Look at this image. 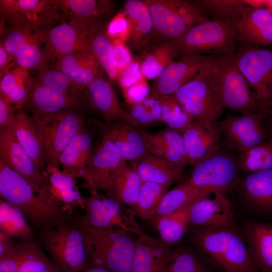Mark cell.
<instances>
[{
	"label": "cell",
	"instance_id": "cell-24",
	"mask_svg": "<svg viewBox=\"0 0 272 272\" xmlns=\"http://www.w3.org/2000/svg\"><path fill=\"white\" fill-rule=\"evenodd\" d=\"M172 251L160 238L146 233L136 239L129 272H164Z\"/></svg>",
	"mask_w": 272,
	"mask_h": 272
},
{
	"label": "cell",
	"instance_id": "cell-31",
	"mask_svg": "<svg viewBox=\"0 0 272 272\" xmlns=\"http://www.w3.org/2000/svg\"><path fill=\"white\" fill-rule=\"evenodd\" d=\"M103 135L115 145L127 163L149 154L139 128L128 123H108Z\"/></svg>",
	"mask_w": 272,
	"mask_h": 272
},
{
	"label": "cell",
	"instance_id": "cell-58",
	"mask_svg": "<svg viewBox=\"0 0 272 272\" xmlns=\"http://www.w3.org/2000/svg\"><path fill=\"white\" fill-rule=\"evenodd\" d=\"M118 75L133 61L131 52L124 42L112 41Z\"/></svg>",
	"mask_w": 272,
	"mask_h": 272
},
{
	"label": "cell",
	"instance_id": "cell-21",
	"mask_svg": "<svg viewBox=\"0 0 272 272\" xmlns=\"http://www.w3.org/2000/svg\"><path fill=\"white\" fill-rule=\"evenodd\" d=\"M210 194L194 202L190 212V223L198 228L231 225L234 210L225 193H213L212 197Z\"/></svg>",
	"mask_w": 272,
	"mask_h": 272
},
{
	"label": "cell",
	"instance_id": "cell-52",
	"mask_svg": "<svg viewBox=\"0 0 272 272\" xmlns=\"http://www.w3.org/2000/svg\"><path fill=\"white\" fill-rule=\"evenodd\" d=\"M18 272H61L33 241L29 254Z\"/></svg>",
	"mask_w": 272,
	"mask_h": 272
},
{
	"label": "cell",
	"instance_id": "cell-55",
	"mask_svg": "<svg viewBox=\"0 0 272 272\" xmlns=\"http://www.w3.org/2000/svg\"><path fill=\"white\" fill-rule=\"evenodd\" d=\"M151 134L155 139L177 151L188 161L183 139L181 133L166 127L159 132Z\"/></svg>",
	"mask_w": 272,
	"mask_h": 272
},
{
	"label": "cell",
	"instance_id": "cell-51",
	"mask_svg": "<svg viewBox=\"0 0 272 272\" xmlns=\"http://www.w3.org/2000/svg\"><path fill=\"white\" fill-rule=\"evenodd\" d=\"M139 130L149 154L163 159L179 166L189 165V161L177 151L154 138L151 133L140 128Z\"/></svg>",
	"mask_w": 272,
	"mask_h": 272
},
{
	"label": "cell",
	"instance_id": "cell-9",
	"mask_svg": "<svg viewBox=\"0 0 272 272\" xmlns=\"http://www.w3.org/2000/svg\"><path fill=\"white\" fill-rule=\"evenodd\" d=\"M235 55L261 108L266 111L272 106V47L241 43Z\"/></svg>",
	"mask_w": 272,
	"mask_h": 272
},
{
	"label": "cell",
	"instance_id": "cell-46",
	"mask_svg": "<svg viewBox=\"0 0 272 272\" xmlns=\"http://www.w3.org/2000/svg\"><path fill=\"white\" fill-rule=\"evenodd\" d=\"M161 105V121L167 127L181 134L187 125L193 122L182 109L173 95L159 97Z\"/></svg>",
	"mask_w": 272,
	"mask_h": 272
},
{
	"label": "cell",
	"instance_id": "cell-33",
	"mask_svg": "<svg viewBox=\"0 0 272 272\" xmlns=\"http://www.w3.org/2000/svg\"><path fill=\"white\" fill-rule=\"evenodd\" d=\"M123 12L129 25V45L134 50L147 45L153 33V27L149 11L143 0L126 1Z\"/></svg>",
	"mask_w": 272,
	"mask_h": 272
},
{
	"label": "cell",
	"instance_id": "cell-57",
	"mask_svg": "<svg viewBox=\"0 0 272 272\" xmlns=\"http://www.w3.org/2000/svg\"><path fill=\"white\" fill-rule=\"evenodd\" d=\"M149 85L146 79L140 83L122 90L123 96L128 105L141 102L150 94Z\"/></svg>",
	"mask_w": 272,
	"mask_h": 272
},
{
	"label": "cell",
	"instance_id": "cell-19",
	"mask_svg": "<svg viewBox=\"0 0 272 272\" xmlns=\"http://www.w3.org/2000/svg\"><path fill=\"white\" fill-rule=\"evenodd\" d=\"M234 188L251 208L272 221V169L238 178Z\"/></svg>",
	"mask_w": 272,
	"mask_h": 272
},
{
	"label": "cell",
	"instance_id": "cell-23",
	"mask_svg": "<svg viewBox=\"0 0 272 272\" xmlns=\"http://www.w3.org/2000/svg\"><path fill=\"white\" fill-rule=\"evenodd\" d=\"M84 99L66 95L41 84L33 79L28 97L21 109L29 110L32 115L42 116L72 109L83 105Z\"/></svg>",
	"mask_w": 272,
	"mask_h": 272
},
{
	"label": "cell",
	"instance_id": "cell-56",
	"mask_svg": "<svg viewBox=\"0 0 272 272\" xmlns=\"http://www.w3.org/2000/svg\"><path fill=\"white\" fill-rule=\"evenodd\" d=\"M144 79L141 70L140 61L133 59L119 74L117 82L123 90L140 83Z\"/></svg>",
	"mask_w": 272,
	"mask_h": 272
},
{
	"label": "cell",
	"instance_id": "cell-22",
	"mask_svg": "<svg viewBox=\"0 0 272 272\" xmlns=\"http://www.w3.org/2000/svg\"><path fill=\"white\" fill-rule=\"evenodd\" d=\"M181 135L191 166L221 146L222 135L218 123L193 121L187 125Z\"/></svg>",
	"mask_w": 272,
	"mask_h": 272
},
{
	"label": "cell",
	"instance_id": "cell-1",
	"mask_svg": "<svg viewBox=\"0 0 272 272\" xmlns=\"http://www.w3.org/2000/svg\"><path fill=\"white\" fill-rule=\"evenodd\" d=\"M0 194L2 199L19 208L38 231L69 220L64 207L50 195L47 187L35 188L1 158Z\"/></svg>",
	"mask_w": 272,
	"mask_h": 272
},
{
	"label": "cell",
	"instance_id": "cell-63",
	"mask_svg": "<svg viewBox=\"0 0 272 272\" xmlns=\"http://www.w3.org/2000/svg\"><path fill=\"white\" fill-rule=\"evenodd\" d=\"M266 121L269 132V136L272 137V106L269 107L265 113Z\"/></svg>",
	"mask_w": 272,
	"mask_h": 272
},
{
	"label": "cell",
	"instance_id": "cell-49",
	"mask_svg": "<svg viewBox=\"0 0 272 272\" xmlns=\"http://www.w3.org/2000/svg\"><path fill=\"white\" fill-rule=\"evenodd\" d=\"M164 272H208L203 263L192 251L179 247L172 251Z\"/></svg>",
	"mask_w": 272,
	"mask_h": 272
},
{
	"label": "cell",
	"instance_id": "cell-28",
	"mask_svg": "<svg viewBox=\"0 0 272 272\" xmlns=\"http://www.w3.org/2000/svg\"><path fill=\"white\" fill-rule=\"evenodd\" d=\"M93 151L91 137L84 127L59 155L62 171L74 178L85 179Z\"/></svg>",
	"mask_w": 272,
	"mask_h": 272
},
{
	"label": "cell",
	"instance_id": "cell-10",
	"mask_svg": "<svg viewBox=\"0 0 272 272\" xmlns=\"http://www.w3.org/2000/svg\"><path fill=\"white\" fill-rule=\"evenodd\" d=\"M32 117L42 138L47 166L59 168V155L84 127V115L78 109H72Z\"/></svg>",
	"mask_w": 272,
	"mask_h": 272
},
{
	"label": "cell",
	"instance_id": "cell-41",
	"mask_svg": "<svg viewBox=\"0 0 272 272\" xmlns=\"http://www.w3.org/2000/svg\"><path fill=\"white\" fill-rule=\"evenodd\" d=\"M91 52L111 82H117L118 72L115 62L112 41L102 26L95 28L90 40Z\"/></svg>",
	"mask_w": 272,
	"mask_h": 272
},
{
	"label": "cell",
	"instance_id": "cell-30",
	"mask_svg": "<svg viewBox=\"0 0 272 272\" xmlns=\"http://www.w3.org/2000/svg\"><path fill=\"white\" fill-rule=\"evenodd\" d=\"M54 64L82 93L94 80L104 76V72L91 52L69 54Z\"/></svg>",
	"mask_w": 272,
	"mask_h": 272
},
{
	"label": "cell",
	"instance_id": "cell-62",
	"mask_svg": "<svg viewBox=\"0 0 272 272\" xmlns=\"http://www.w3.org/2000/svg\"><path fill=\"white\" fill-rule=\"evenodd\" d=\"M82 272H112L111 271L106 269L104 267L90 265H88L84 268Z\"/></svg>",
	"mask_w": 272,
	"mask_h": 272
},
{
	"label": "cell",
	"instance_id": "cell-7",
	"mask_svg": "<svg viewBox=\"0 0 272 272\" xmlns=\"http://www.w3.org/2000/svg\"><path fill=\"white\" fill-rule=\"evenodd\" d=\"M0 14L10 28L29 32L47 33L65 22L54 0H1Z\"/></svg>",
	"mask_w": 272,
	"mask_h": 272
},
{
	"label": "cell",
	"instance_id": "cell-36",
	"mask_svg": "<svg viewBox=\"0 0 272 272\" xmlns=\"http://www.w3.org/2000/svg\"><path fill=\"white\" fill-rule=\"evenodd\" d=\"M45 175L48 191L60 203L70 207H85V198L79 191L75 178L55 167L47 166Z\"/></svg>",
	"mask_w": 272,
	"mask_h": 272
},
{
	"label": "cell",
	"instance_id": "cell-16",
	"mask_svg": "<svg viewBox=\"0 0 272 272\" xmlns=\"http://www.w3.org/2000/svg\"><path fill=\"white\" fill-rule=\"evenodd\" d=\"M0 158L35 188L47 187L45 175L38 169L8 127L0 129Z\"/></svg>",
	"mask_w": 272,
	"mask_h": 272
},
{
	"label": "cell",
	"instance_id": "cell-54",
	"mask_svg": "<svg viewBox=\"0 0 272 272\" xmlns=\"http://www.w3.org/2000/svg\"><path fill=\"white\" fill-rule=\"evenodd\" d=\"M106 33L112 41H128L130 28L124 12H119L111 19L106 27Z\"/></svg>",
	"mask_w": 272,
	"mask_h": 272
},
{
	"label": "cell",
	"instance_id": "cell-8",
	"mask_svg": "<svg viewBox=\"0 0 272 272\" xmlns=\"http://www.w3.org/2000/svg\"><path fill=\"white\" fill-rule=\"evenodd\" d=\"M236 32L233 23L209 20L188 29L175 43L181 57L189 55L235 53Z\"/></svg>",
	"mask_w": 272,
	"mask_h": 272
},
{
	"label": "cell",
	"instance_id": "cell-53",
	"mask_svg": "<svg viewBox=\"0 0 272 272\" xmlns=\"http://www.w3.org/2000/svg\"><path fill=\"white\" fill-rule=\"evenodd\" d=\"M33 241H22L17 243L12 251L0 258V272H18L27 258Z\"/></svg>",
	"mask_w": 272,
	"mask_h": 272
},
{
	"label": "cell",
	"instance_id": "cell-45",
	"mask_svg": "<svg viewBox=\"0 0 272 272\" xmlns=\"http://www.w3.org/2000/svg\"><path fill=\"white\" fill-rule=\"evenodd\" d=\"M36 80L43 86L61 94L83 98V94L55 64L38 72Z\"/></svg>",
	"mask_w": 272,
	"mask_h": 272
},
{
	"label": "cell",
	"instance_id": "cell-37",
	"mask_svg": "<svg viewBox=\"0 0 272 272\" xmlns=\"http://www.w3.org/2000/svg\"><path fill=\"white\" fill-rule=\"evenodd\" d=\"M210 194L193 186L187 180L165 193L150 220L155 222L158 219Z\"/></svg>",
	"mask_w": 272,
	"mask_h": 272
},
{
	"label": "cell",
	"instance_id": "cell-3",
	"mask_svg": "<svg viewBox=\"0 0 272 272\" xmlns=\"http://www.w3.org/2000/svg\"><path fill=\"white\" fill-rule=\"evenodd\" d=\"M192 238L195 246L222 272H260L247 244L232 225L197 228L192 232Z\"/></svg>",
	"mask_w": 272,
	"mask_h": 272
},
{
	"label": "cell",
	"instance_id": "cell-60",
	"mask_svg": "<svg viewBox=\"0 0 272 272\" xmlns=\"http://www.w3.org/2000/svg\"><path fill=\"white\" fill-rule=\"evenodd\" d=\"M17 66L13 57L3 46L0 45V78Z\"/></svg>",
	"mask_w": 272,
	"mask_h": 272
},
{
	"label": "cell",
	"instance_id": "cell-5",
	"mask_svg": "<svg viewBox=\"0 0 272 272\" xmlns=\"http://www.w3.org/2000/svg\"><path fill=\"white\" fill-rule=\"evenodd\" d=\"M38 240L61 272H82L87 266L84 235L70 220L40 230Z\"/></svg>",
	"mask_w": 272,
	"mask_h": 272
},
{
	"label": "cell",
	"instance_id": "cell-44",
	"mask_svg": "<svg viewBox=\"0 0 272 272\" xmlns=\"http://www.w3.org/2000/svg\"><path fill=\"white\" fill-rule=\"evenodd\" d=\"M170 186L151 182H143L135 205L136 215L144 220H150Z\"/></svg>",
	"mask_w": 272,
	"mask_h": 272
},
{
	"label": "cell",
	"instance_id": "cell-27",
	"mask_svg": "<svg viewBox=\"0 0 272 272\" xmlns=\"http://www.w3.org/2000/svg\"><path fill=\"white\" fill-rule=\"evenodd\" d=\"M64 21L91 27L101 26L102 20L111 12L108 0H54Z\"/></svg>",
	"mask_w": 272,
	"mask_h": 272
},
{
	"label": "cell",
	"instance_id": "cell-38",
	"mask_svg": "<svg viewBox=\"0 0 272 272\" xmlns=\"http://www.w3.org/2000/svg\"><path fill=\"white\" fill-rule=\"evenodd\" d=\"M140 61L141 70L146 79H156L178 55L175 43L160 40Z\"/></svg>",
	"mask_w": 272,
	"mask_h": 272
},
{
	"label": "cell",
	"instance_id": "cell-61",
	"mask_svg": "<svg viewBox=\"0 0 272 272\" xmlns=\"http://www.w3.org/2000/svg\"><path fill=\"white\" fill-rule=\"evenodd\" d=\"M16 244L13 238L0 232V258L8 255L12 251Z\"/></svg>",
	"mask_w": 272,
	"mask_h": 272
},
{
	"label": "cell",
	"instance_id": "cell-59",
	"mask_svg": "<svg viewBox=\"0 0 272 272\" xmlns=\"http://www.w3.org/2000/svg\"><path fill=\"white\" fill-rule=\"evenodd\" d=\"M15 107L0 95V129L8 128L15 115Z\"/></svg>",
	"mask_w": 272,
	"mask_h": 272
},
{
	"label": "cell",
	"instance_id": "cell-43",
	"mask_svg": "<svg viewBox=\"0 0 272 272\" xmlns=\"http://www.w3.org/2000/svg\"><path fill=\"white\" fill-rule=\"evenodd\" d=\"M238 170L249 174L272 169V137L236 157Z\"/></svg>",
	"mask_w": 272,
	"mask_h": 272
},
{
	"label": "cell",
	"instance_id": "cell-40",
	"mask_svg": "<svg viewBox=\"0 0 272 272\" xmlns=\"http://www.w3.org/2000/svg\"><path fill=\"white\" fill-rule=\"evenodd\" d=\"M0 232L12 238L31 241L33 230L23 213L17 207L1 199Z\"/></svg>",
	"mask_w": 272,
	"mask_h": 272
},
{
	"label": "cell",
	"instance_id": "cell-39",
	"mask_svg": "<svg viewBox=\"0 0 272 272\" xmlns=\"http://www.w3.org/2000/svg\"><path fill=\"white\" fill-rule=\"evenodd\" d=\"M195 201L158 219L154 222L163 241L169 245L178 242L183 238L190 224V212Z\"/></svg>",
	"mask_w": 272,
	"mask_h": 272
},
{
	"label": "cell",
	"instance_id": "cell-14",
	"mask_svg": "<svg viewBox=\"0 0 272 272\" xmlns=\"http://www.w3.org/2000/svg\"><path fill=\"white\" fill-rule=\"evenodd\" d=\"M98 27L64 22L50 29L46 34L44 46L47 67L67 55L91 52V38Z\"/></svg>",
	"mask_w": 272,
	"mask_h": 272
},
{
	"label": "cell",
	"instance_id": "cell-42",
	"mask_svg": "<svg viewBox=\"0 0 272 272\" xmlns=\"http://www.w3.org/2000/svg\"><path fill=\"white\" fill-rule=\"evenodd\" d=\"M47 33H35L20 46L13 58L18 66L38 72L47 68L44 53Z\"/></svg>",
	"mask_w": 272,
	"mask_h": 272
},
{
	"label": "cell",
	"instance_id": "cell-35",
	"mask_svg": "<svg viewBox=\"0 0 272 272\" xmlns=\"http://www.w3.org/2000/svg\"><path fill=\"white\" fill-rule=\"evenodd\" d=\"M143 180L128 164L115 171L111 177L109 197L131 208L137 201Z\"/></svg>",
	"mask_w": 272,
	"mask_h": 272
},
{
	"label": "cell",
	"instance_id": "cell-4",
	"mask_svg": "<svg viewBox=\"0 0 272 272\" xmlns=\"http://www.w3.org/2000/svg\"><path fill=\"white\" fill-rule=\"evenodd\" d=\"M78 227L84 236L90 265L112 272L129 271L136 243L131 234L112 229Z\"/></svg>",
	"mask_w": 272,
	"mask_h": 272
},
{
	"label": "cell",
	"instance_id": "cell-47",
	"mask_svg": "<svg viewBox=\"0 0 272 272\" xmlns=\"http://www.w3.org/2000/svg\"><path fill=\"white\" fill-rule=\"evenodd\" d=\"M205 10L218 20L234 24L240 18L246 4L241 0L198 1Z\"/></svg>",
	"mask_w": 272,
	"mask_h": 272
},
{
	"label": "cell",
	"instance_id": "cell-2",
	"mask_svg": "<svg viewBox=\"0 0 272 272\" xmlns=\"http://www.w3.org/2000/svg\"><path fill=\"white\" fill-rule=\"evenodd\" d=\"M200 72L223 108L241 113L263 111L240 72L235 53L206 55Z\"/></svg>",
	"mask_w": 272,
	"mask_h": 272
},
{
	"label": "cell",
	"instance_id": "cell-34",
	"mask_svg": "<svg viewBox=\"0 0 272 272\" xmlns=\"http://www.w3.org/2000/svg\"><path fill=\"white\" fill-rule=\"evenodd\" d=\"M0 95L16 110L22 108L32 87L33 79L29 70L17 66L0 78Z\"/></svg>",
	"mask_w": 272,
	"mask_h": 272
},
{
	"label": "cell",
	"instance_id": "cell-32",
	"mask_svg": "<svg viewBox=\"0 0 272 272\" xmlns=\"http://www.w3.org/2000/svg\"><path fill=\"white\" fill-rule=\"evenodd\" d=\"M128 163L138 172L143 181L169 186L180 180L184 172L183 167L174 165L150 154Z\"/></svg>",
	"mask_w": 272,
	"mask_h": 272
},
{
	"label": "cell",
	"instance_id": "cell-18",
	"mask_svg": "<svg viewBox=\"0 0 272 272\" xmlns=\"http://www.w3.org/2000/svg\"><path fill=\"white\" fill-rule=\"evenodd\" d=\"M233 25L237 41L272 47V14L266 8L246 4Z\"/></svg>",
	"mask_w": 272,
	"mask_h": 272
},
{
	"label": "cell",
	"instance_id": "cell-15",
	"mask_svg": "<svg viewBox=\"0 0 272 272\" xmlns=\"http://www.w3.org/2000/svg\"><path fill=\"white\" fill-rule=\"evenodd\" d=\"M127 164L115 145L108 138L102 139L94 149L85 181L91 191L110 190L113 173Z\"/></svg>",
	"mask_w": 272,
	"mask_h": 272
},
{
	"label": "cell",
	"instance_id": "cell-25",
	"mask_svg": "<svg viewBox=\"0 0 272 272\" xmlns=\"http://www.w3.org/2000/svg\"><path fill=\"white\" fill-rule=\"evenodd\" d=\"M8 128L32 159L38 169L45 175L47 162L43 142L33 117L25 110L18 109Z\"/></svg>",
	"mask_w": 272,
	"mask_h": 272
},
{
	"label": "cell",
	"instance_id": "cell-29",
	"mask_svg": "<svg viewBox=\"0 0 272 272\" xmlns=\"http://www.w3.org/2000/svg\"><path fill=\"white\" fill-rule=\"evenodd\" d=\"M149 11L153 33L160 40L178 42L187 28L166 0H143Z\"/></svg>",
	"mask_w": 272,
	"mask_h": 272
},
{
	"label": "cell",
	"instance_id": "cell-20",
	"mask_svg": "<svg viewBox=\"0 0 272 272\" xmlns=\"http://www.w3.org/2000/svg\"><path fill=\"white\" fill-rule=\"evenodd\" d=\"M205 56L189 55L169 64L156 79L150 95L157 98L173 95L200 71Z\"/></svg>",
	"mask_w": 272,
	"mask_h": 272
},
{
	"label": "cell",
	"instance_id": "cell-48",
	"mask_svg": "<svg viewBox=\"0 0 272 272\" xmlns=\"http://www.w3.org/2000/svg\"><path fill=\"white\" fill-rule=\"evenodd\" d=\"M128 112L140 126L161 121V105L158 98L150 95L138 103L128 105Z\"/></svg>",
	"mask_w": 272,
	"mask_h": 272
},
{
	"label": "cell",
	"instance_id": "cell-64",
	"mask_svg": "<svg viewBox=\"0 0 272 272\" xmlns=\"http://www.w3.org/2000/svg\"><path fill=\"white\" fill-rule=\"evenodd\" d=\"M265 8L272 14V0H265Z\"/></svg>",
	"mask_w": 272,
	"mask_h": 272
},
{
	"label": "cell",
	"instance_id": "cell-50",
	"mask_svg": "<svg viewBox=\"0 0 272 272\" xmlns=\"http://www.w3.org/2000/svg\"><path fill=\"white\" fill-rule=\"evenodd\" d=\"M168 5L180 17L187 30L210 20L205 10L197 1L166 0Z\"/></svg>",
	"mask_w": 272,
	"mask_h": 272
},
{
	"label": "cell",
	"instance_id": "cell-13",
	"mask_svg": "<svg viewBox=\"0 0 272 272\" xmlns=\"http://www.w3.org/2000/svg\"><path fill=\"white\" fill-rule=\"evenodd\" d=\"M173 95L193 121L218 123L223 107L200 71Z\"/></svg>",
	"mask_w": 272,
	"mask_h": 272
},
{
	"label": "cell",
	"instance_id": "cell-11",
	"mask_svg": "<svg viewBox=\"0 0 272 272\" xmlns=\"http://www.w3.org/2000/svg\"><path fill=\"white\" fill-rule=\"evenodd\" d=\"M236 157L221 145L192 166L187 180L193 186L210 193L233 189L238 179Z\"/></svg>",
	"mask_w": 272,
	"mask_h": 272
},
{
	"label": "cell",
	"instance_id": "cell-17",
	"mask_svg": "<svg viewBox=\"0 0 272 272\" xmlns=\"http://www.w3.org/2000/svg\"><path fill=\"white\" fill-rule=\"evenodd\" d=\"M87 99L107 123L123 121L140 128L138 123L120 103L111 81L104 76L91 82L85 90Z\"/></svg>",
	"mask_w": 272,
	"mask_h": 272
},
{
	"label": "cell",
	"instance_id": "cell-6",
	"mask_svg": "<svg viewBox=\"0 0 272 272\" xmlns=\"http://www.w3.org/2000/svg\"><path fill=\"white\" fill-rule=\"evenodd\" d=\"M86 212L82 216L70 217L69 220L78 227L112 229L140 236L145 233L137 222L132 208L116 199L91 191L85 198Z\"/></svg>",
	"mask_w": 272,
	"mask_h": 272
},
{
	"label": "cell",
	"instance_id": "cell-26",
	"mask_svg": "<svg viewBox=\"0 0 272 272\" xmlns=\"http://www.w3.org/2000/svg\"><path fill=\"white\" fill-rule=\"evenodd\" d=\"M243 231L255 266L260 272H272V221H246Z\"/></svg>",
	"mask_w": 272,
	"mask_h": 272
},
{
	"label": "cell",
	"instance_id": "cell-12",
	"mask_svg": "<svg viewBox=\"0 0 272 272\" xmlns=\"http://www.w3.org/2000/svg\"><path fill=\"white\" fill-rule=\"evenodd\" d=\"M266 111L232 114L218 121L225 147L238 154L265 142Z\"/></svg>",
	"mask_w": 272,
	"mask_h": 272
}]
</instances>
